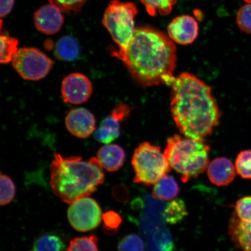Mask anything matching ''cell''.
Segmentation results:
<instances>
[{"label":"cell","mask_w":251,"mask_h":251,"mask_svg":"<svg viewBox=\"0 0 251 251\" xmlns=\"http://www.w3.org/2000/svg\"><path fill=\"white\" fill-rule=\"evenodd\" d=\"M112 54L124 62L131 76L141 86H171L175 80L176 47L167 34L155 28H136L127 48Z\"/></svg>","instance_id":"obj_1"},{"label":"cell","mask_w":251,"mask_h":251,"mask_svg":"<svg viewBox=\"0 0 251 251\" xmlns=\"http://www.w3.org/2000/svg\"><path fill=\"white\" fill-rule=\"evenodd\" d=\"M171 87V114L180 133L199 140L211 135L222 115L211 87L187 72L175 77Z\"/></svg>","instance_id":"obj_2"},{"label":"cell","mask_w":251,"mask_h":251,"mask_svg":"<svg viewBox=\"0 0 251 251\" xmlns=\"http://www.w3.org/2000/svg\"><path fill=\"white\" fill-rule=\"evenodd\" d=\"M98 159L83 161L79 156L64 157L54 153L50 168V185L55 195L71 204L89 197L104 182Z\"/></svg>","instance_id":"obj_3"},{"label":"cell","mask_w":251,"mask_h":251,"mask_svg":"<svg viewBox=\"0 0 251 251\" xmlns=\"http://www.w3.org/2000/svg\"><path fill=\"white\" fill-rule=\"evenodd\" d=\"M210 147L203 140L174 135L167 140L164 153L183 183L203 174L209 164Z\"/></svg>","instance_id":"obj_4"},{"label":"cell","mask_w":251,"mask_h":251,"mask_svg":"<svg viewBox=\"0 0 251 251\" xmlns=\"http://www.w3.org/2000/svg\"><path fill=\"white\" fill-rule=\"evenodd\" d=\"M131 164L134 183L146 187L155 184L171 168L161 147L148 142L140 144L134 150Z\"/></svg>","instance_id":"obj_5"},{"label":"cell","mask_w":251,"mask_h":251,"mask_svg":"<svg viewBox=\"0 0 251 251\" xmlns=\"http://www.w3.org/2000/svg\"><path fill=\"white\" fill-rule=\"evenodd\" d=\"M137 14L136 5L131 2L112 0L106 8L102 24L119 47L116 51H124L132 39Z\"/></svg>","instance_id":"obj_6"},{"label":"cell","mask_w":251,"mask_h":251,"mask_svg":"<svg viewBox=\"0 0 251 251\" xmlns=\"http://www.w3.org/2000/svg\"><path fill=\"white\" fill-rule=\"evenodd\" d=\"M12 63L15 70L22 77L33 81L45 78L54 64L45 53L35 48L18 50Z\"/></svg>","instance_id":"obj_7"},{"label":"cell","mask_w":251,"mask_h":251,"mask_svg":"<svg viewBox=\"0 0 251 251\" xmlns=\"http://www.w3.org/2000/svg\"><path fill=\"white\" fill-rule=\"evenodd\" d=\"M67 215L69 222L75 230L86 232L99 226L103 215L98 202L92 198L86 197L71 203Z\"/></svg>","instance_id":"obj_8"},{"label":"cell","mask_w":251,"mask_h":251,"mask_svg":"<svg viewBox=\"0 0 251 251\" xmlns=\"http://www.w3.org/2000/svg\"><path fill=\"white\" fill-rule=\"evenodd\" d=\"M92 92V83L83 74H71L62 81L61 93L65 102L81 104L88 101Z\"/></svg>","instance_id":"obj_9"},{"label":"cell","mask_w":251,"mask_h":251,"mask_svg":"<svg viewBox=\"0 0 251 251\" xmlns=\"http://www.w3.org/2000/svg\"><path fill=\"white\" fill-rule=\"evenodd\" d=\"M168 34L174 42L180 45H188L194 42L199 33V25L190 15L178 16L168 25Z\"/></svg>","instance_id":"obj_10"},{"label":"cell","mask_w":251,"mask_h":251,"mask_svg":"<svg viewBox=\"0 0 251 251\" xmlns=\"http://www.w3.org/2000/svg\"><path fill=\"white\" fill-rule=\"evenodd\" d=\"M96 119L89 110L80 108L71 110L65 118L66 127L74 136L86 139L96 130Z\"/></svg>","instance_id":"obj_11"},{"label":"cell","mask_w":251,"mask_h":251,"mask_svg":"<svg viewBox=\"0 0 251 251\" xmlns=\"http://www.w3.org/2000/svg\"><path fill=\"white\" fill-rule=\"evenodd\" d=\"M62 12L50 3L37 9L34 14V23L37 30L48 35L58 33L64 23Z\"/></svg>","instance_id":"obj_12"},{"label":"cell","mask_w":251,"mask_h":251,"mask_svg":"<svg viewBox=\"0 0 251 251\" xmlns=\"http://www.w3.org/2000/svg\"><path fill=\"white\" fill-rule=\"evenodd\" d=\"M236 169L230 159L221 157L213 160L207 168L210 181L219 187L232 183L236 175Z\"/></svg>","instance_id":"obj_13"},{"label":"cell","mask_w":251,"mask_h":251,"mask_svg":"<svg viewBox=\"0 0 251 251\" xmlns=\"http://www.w3.org/2000/svg\"><path fill=\"white\" fill-rule=\"evenodd\" d=\"M228 234L235 248L251 251V224L241 221L235 212L229 221Z\"/></svg>","instance_id":"obj_14"},{"label":"cell","mask_w":251,"mask_h":251,"mask_svg":"<svg viewBox=\"0 0 251 251\" xmlns=\"http://www.w3.org/2000/svg\"><path fill=\"white\" fill-rule=\"evenodd\" d=\"M97 158L106 171L116 172L124 164L126 153L123 148L117 144H108L100 149Z\"/></svg>","instance_id":"obj_15"},{"label":"cell","mask_w":251,"mask_h":251,"mask_svg":"<svg viewBox=\"0 0 251 251\" xmlns=\"http://www.w3.org/2000/svg\"><path fill=\"white\" fill-rule=\"evenodd\" d=\"M121 122L111 115L103 119L94 137L99 142L108 144L117 139L120 135Z\"/></svg>","instance_id":"obj_16"},{"label":"cell","mask_w":251,"mask_h":251,"mask_svg":"<svg viewBox=\"0 0 251 251\" xmlns=\"http://www.w3.org/2000/svg\"><path fill=\"white\" fill-rule=\"evenodd\" d=\"M180 187L176 180L169 175H166L154 184L152 196L160 200L170 201L175 199L179 193Z\"/></svg>","instance_id":"obj_17"},{"label":"cell","mask_w":251,"mask_h":251,"mask_svg":"<svg viewBox=\"0 0 251 251\" xmlns=\"http://www.w3.org/2000/svg\"><path fill=\"white\" fill-rule=\"evenodd\" d=\"M80 47L73 37H62L56 44L55 54L59 59L65 61L76 60L80 55Z\"/></svg>","instance_id":"obj_18"},{"label":"cell","mask_w":251,"mask_h":251,"mask_svg":"<svg viewBox=\"0 0 251 251\" xmlns=\"http://www.w3.org/2000/svg\"><path fill=\"white\" fill-rule=\"evenodd\" d=\"M188 215L186 203L180 199L169 202L163 212V217L170 225L180 224Z\"/></svg>","instance_id":"obj_19"},{"label":"cell","mask_w":251,"mask_h":251,"mask_svg":"<svg viewBox=\"0 0 251 251\" xmlns=\"http://www.w3.org/2000/svg\"><path fill=\"white\" fill-rule=\"evenodd\" d=\"M65 245L62 238L52 233L41 235L34 241L30 251H64Z\"/></svg>","instance_id":"obj_20"},{"label":"cell","mask_w":251,"mask_h":251,"mask_svg":"<svg viewBox=\"0 0 251 251\" xmlns=\"http://www.w3.org/2000/svg\"><path fill=\"white\" fill-rule=\"evenodd\" d=\"M148 14L152 17L171 14L177 0H141Z\"/></svg>","instance_id":"obj_21"},{"label":"cell","mask_w":251,"mask_h":251,"mask_svg":"<svg viewBox=\"0 0 251 251\" xmlns=\"http://www.w3.org/2000/svg\"><path fill=\"white\" fill-rule=\"evenodd\" d=\"M98 242L94 234L75 238L70 241L67 251H99Z\"/></svg>","instance_id":"obj_22"},{"label":"cell","mask_w":251,"mask_h":251,"mask_svg":"<svg viewBox=\"0 0 251 251\" xmlns=\"http://www.w3.org/2000/svg\"><path fill=\"white\" fill-rule=\"evenodd\" d=\"M18 40L12 38L8 34L1 32V64H8L13 60L18 49Z\"/></svg>","instance_id":"obj_23"},{"label":"cell","mask_w":251,"mask_h":251,"mask_svg":"<svg viewBox=\"0 0 251 251\" xmlns=\"http://www.w3.org/2000/svg\"><path fill=\"white\" fill-rule=\"evenodd\" d=\"M235 167L241 177L251 179V150H244L238 153Z\"/></svg>","instance_id":"obj_24"},{"label":"cell","mask_w":251,"mask_h":251,"mask_svg":"<svg viewBox=\"0 0 251 251\" xmlns=\"http://www.w3.org/2000/svg\"><path fill=\"white\" fill-rule=\"evenodd\" d=\"M118 251H145V244L139 235H126L118 244Z\"/></svg>","instance_id":"obj_25"},{"label":"cell","mask_w":251,"mask_h":251,"mask_svg":"<svg viewBox=\"0 0 251 251\" xmlns=\"http://www.w3.org/2000/svg\"><path fill=\"white\" fill-rule=\"evenodd\" d=\"M1 198L0 204L1 206L7 205L14 200L16 187L13 180L6 175H1Z\"/></svg>","instance_id":"obj_26"},{"label":"cell","mask_w":251,"mask_h":251,"mask_svg":"<svg viewBox=\"0 0 251 251\" xmlns=\"http://www.w3.org/2000/svg\"><path fill=\"white\" fill-rule=\"evenodd\" d=\"M235 213L241 221L251 224V196L238 200L235 204Z\"/></svg>","instance_id":"obj_27"},{"label":"cell","mask_w":251,"mask_h":251,"mask_svg":"<svg viewBox=\"0 0 251 251\" xmlns=\"http://www.w3.org/2000/svg\"><path fill=\"white\" fill-rule=\"evenodd\" d=\"M238 27L245 33L251 34V3L242 6L236 17Z\"/></svg>","instance_id":"obj_28"},{"label":"cell","mask_w":251,"mask_h":251,"mask_svg":"<svg viewBox=\"0 0 251 251\" xmlns=\"http://www.w3.org/2000/svg\"><path fill=\"white\" fill-rule=\"evenodd\" d=\"M50 4L56 6L62 12L78 13L87 0H49Z\"/></svg>","instance_id":"obj_29"},{"label":"cell","mask_w":251,"mask_h":251,"mask_svg":"<svg viewBox=\"0 0 251 251\" xmlns=\"http://www.w3.org/2000/svg\"><path fill=\"white\" fill-rule=\"evenodd\" d=\"M103 230L106 233L112 234L116 233L121 225V216L117 212L109 211L102 215Z\"/></svg>","instance_id":"obj_30"},{"label":"cell","mask_w":251,"mask_h":251,"mask_svg":"<svg viewBox=\"0 0 251 251\" xmlns=\"http://www.w3.org/2000/svg\"><path fill=\"white\" fill-rule=\"evenodd\" d=\"M131 108L125 103H119L111 112V115L119 122L124 121L129 116Z\"/></svg>","instance_id":"obj_31"},{"label":"cell","mask_w":251,"mask_h":251,"mask_svg":"<svg viewBox=\"0 0 251 251\" xmlns=\"http://www.w3.org/2000/svg\"><path fill=\"white\" fill-rule=\"evenodd\" d=\"M114 196L116 200L121 202L126 201L129 197L126 188L122 185H119L114 188Z\"/></svg>","instance_id":"obj_32"},{"label":"cell","mask_w":251,"mask_h":251,"mask_svg":"<svg viewBox=\"0 0 251 251\" xmlns=\"http://www.w3.org/2000/svg\"><path fill=\"white\" fill-rule=\"evenodd\" d=\"M15 0H1V11L0 15L1 18L7 17L10 13L14 6Z\"/></svg>","instance_id":"obj_33"},{"label":"cell","mask_w":251,"mask_h":251,"mask_svg":"<svg viewBox=\"0 0 251 251\" xmlns=\"http://www.w3.org/2000/svg\"><path fill=\"white\" fill-rule=\"evenodd\" d=\"M244 1L247 3H251V0H244Z\"/></svg>","instance_id":"obj_34"}]
</instances>
